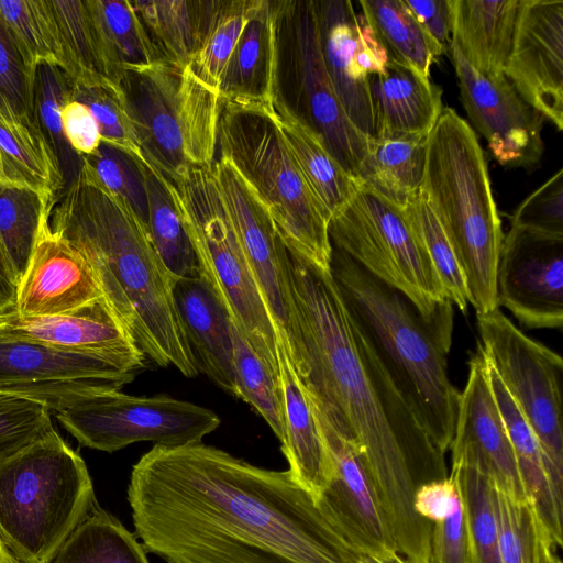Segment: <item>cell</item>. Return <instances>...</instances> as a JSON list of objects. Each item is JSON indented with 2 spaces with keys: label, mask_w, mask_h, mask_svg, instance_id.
Returning a JSON list of instances; mask_svg holds the SVG:
<instances>
[{
  "label": "cell",
  "mask_w": 563,
  "mask_h": 563,
  "mask_svg": "<svg viewBox=\"0 0 563 563\" xmlns=\"http://www.w3.org/2000/svg\"><path fill=\"white\" fill-rule=\"evenodd\" d=\"M135 536L165 563H356L289 470L201 442L154 445L128 487Z\"/></svg>",
  "instance_id": "1"
},
{
  "label": "cell",
  "mask_w": 563,
  "mask_h": 563,
  "mask_svg": "<svg viewBox=\"0 0 563 563\" xmlns=\"http://www.w3.org/2000/svg\"><path fill=\"white\" fill-rule=\"evenodd\" d=\"M288 302L284 335L316 409L362 451L397 551L429 563L432 523L413 508L418 486L449 472L330 273L288 250L279 254Z\"/></svg>",
  "instance_id": "2"
},
{
  "label": "cell",
  "mask_w": 563,
  "mask_h": 563,
  "mask_svg": "<svg viewBox=\"0 0 563 563\" xmlns=\"http://www.w3.org/2000/svg\"><path fill=\"white\" fill-rule=\"evenodd\" d=\"M82 162L52 210L51 227L86 257L102 298L148 362L197 376L175 306L176 279L158 257L146 224Z\"/></svg>",
  "instance_id": "3"
},
{
  "label": "cell",
  "mask_w": 563,
  "mask_h": 563,
  "mask_svg": "<svg viewBox=\"0 0 563 563\" xmlns=\"http://www.w3.org/2000/svg\"><path fill=\"white\" fill-rule=\"evenodd\" d=\"M330 273L395 385L432 442L445 453L460 398L448 374L453 305L445 300L427 317L402 292L333 246Z\"/></svg>",
  "instance_id": "4"
},
{
  "label": "cell",
  "mask_w": 563,
  "mask_h": 563,
  "mask_svg": "<svg viewBox=\"0 0 563 563\" xmlns=\"http://www.w3.org/2000/svg\"><path fill=\"white\" fill-rule=\"evenodd\" d=\"M420 192L454 251L468 303L476 314L497 309L501 220L475 131L451 108L442 110L427 137Z\"/></svg>",
  "instance_id": "5"
},
{
  "label": "cell",
  "mask_w": 563,
  "mask_h": 563,
  "mask_svg": "<svg viewBox=\"0 0 563 563\" xmlns=\"http://www.w3.org/2000/svg\"><path fill=\"white\" fill-rule=\"evenodd\" d=\"M96 504L84 460L55 429L0 462V538L22 563H47Z\"/></svg>",
  "instance_id": "6"
},
{
  "label": "cell",
  "mask_w": 563,
  "mask_h": 563,
  "mask_svg": "<svg viewBox=\"0 0 563 563\" xmlns=\"http://www.w3.org/2000/svg\"><path fill=\"white\" fill-rule=\"evenodd\" d=\"M273 108L220 106L217 147L254 188L286 247L330 271V217L302 176Z\"/></svg>",
  "instance_id": "7"
},
{
  "label": "cell",
  "mask_w": 563,
  "mask_h": 563,
  "mask_svg": "<svg viewBox=\"0 0 563 563\" xmlns=\"http://www.w3.org/2000/svg\"><path fill=\"white\" fill-rule=\"evenodd\" d=\"M191 240L199 276L254 351L277 373V331L223 203L211 167L166 179Z\"/></svg>",
  "instance_id": "8"
},
{
  "label": "cell",
  "mask_w": 563,
  "mask_h": 563,
  "mask_svg": "<svg viewBox=\"0 0 563 563\" xmlns=\"http://www.w3.org/2000/svg\"><path fill=\"white\" fill-rule=\"evenodd\" d=\"M146 164L166 179L211 167L220 103L187 67L159 60L120 80Z\"/></svg>",
  "instance_id": "9"
},
{
  "label": "cell",
  "mask_w": 563,
  "mask_h": 563,
  "mask_svg": "<svg viewBox=\"0 0 563 563\" xmlns=\"http://www.w3.org/2000/svg\"><path fill=\"white\" fill-rule=\"evenodd\" d=\"M331 246L402 292L424 316L448 300L440 279L402 208L358 185L329 221Z\"/></svg>",
  "instance_id": "10"
},
{
  "label": "cell",
  "mask_w": 563,
  "mask_h": 563,
  "mask_svg": "<svg viewBox=\"0 0 563 563\" xmlns=\"http://www.w3.org/2000/svg\"><path fill=\"white\" fill-rule=\"evenodd\" d=\"M54 415L81 445L109 453L142 441L198 443L220 424L216 412L194 402L162 394L132 396L113 387L92 390Z\"/></svg>",
  "instance_id": "11"
},
{
  "label": "cell",
  "mask_w": 563,
  "mask_h": 563,
  "mask_svg": "<svg viewBox=\"0 0 563 563\" xmlns=\"http://www.w3.org/2000/svg\"><path fill=\"white\" fill-rule=\"evenodd\" d=\"M488 363L534 432L552 485L563 486V361L527 336L499 308L477 314Z\"/></svg>",
  "instance_id": "12"
},
{
  "label": "cell",
  "mask_w": 563,
  "mask_h": 563,
  "mask_svg": "<svg viewBox=\"0 0 563 563\" xmlns=\"http://www.w3.org/2000/svg\"><path fill=\"white\" fill-rule=\"evenodd\" d=\"M146 357L63 350L0 334V390L32 397L51 411L102 387L121 389Z\"/></svg>",
  "instance_id": "13"
},
{
  "label": "cell",
  "mask_w": 563,
  "mask_h": 563,
  "mask_svg": "<svg viewBox=\"0 0 563 563\" xmlns=\"http://www.w3.org/2000/svg\"><path fill=\"white\" fill-rule=\"evenodd\" d=\"M282 16L290 35L297 102L292 110L322 137L334 158L355 178L372 137L349 119L327 71L316 1H284Z\"/></svg>",
  "instance_id": "14"
},
{
  "label": "cell",
  "mask_w": 563,
  "mask_h": 563,
  "mask_svg": "<svg viewBox=\"0 0 563 563\" xmlns=\"http://www.w3.org/2000/svg\"><path fill=\"white\" fill-rule=\"evenodd\" d=\"M498 307L530 329L563 324V235L511 227L496 272Z\"/></svg>",
  "instance_id": "15"
},
{
  "label": "cell",
  "mask_w": 563,
  "mask_h": 563,
  "mask_svg": "<svg viewBox=\"0 0 563 563\" xmlns=\"http://www.w3.org/2000/svg\"><path fill=\"white\" fill-rule=\"evenodd\" d=\"M468 119L487 141L493 157L504 166L530 167L543 154L544 117L501 76L473 68L454 44L449 47Z\"/></svg>",
  "instance_id": "16"
},
{
  "label": "cell",
  "mask_w": 563,
  "mask_h": 563,
  "mask_svg": "<svg viewBox=\"0 0 563 563\" xmlns=\"http://www.w3.org/2000/svg\"><path fill=\"white\" fill-rule=\"evenodd\" d=\"M313 409L333 464L332 477L316 500L318 507L360 555L396 552L358 443Z\"/></svg>",
  "instance_id": "17"
},
{
  "label": "cell",
  "mask_w": 563,
  "mask_h": 563,
  "mask_svg": "<svg viewBox=\"0 0 563 563\" xmlns=\"http://www.w3.org/2000/svg\"><path fill=\"white\" fill-rule=\"evenodd\" d=\"M504 75L532 108L563 130V0H520Z\"/></svg>",
  "instance_id": "18"
},
{
  "label": "cell",
  "mask_w": 563,
  "mask_h": 563,
  "mask_svg": "<svg viewBox=\"0 0 563 563\" xmlns=\"http://www.w3.org/2000/svg\"><path fill=\"white\" fill-rule=\"evenodd\" d=\"M51 213L42 220L29 263L18 283L13 312L22 317L71 313L102 299L90 264L51 227Z\"/></svg>",
  "instance_id": "19"
},
{
  "label": "cell",
  "mask_w": 563,
  "mask_h": 563,
  "mask_svg": "<svg viewBox=\"0 0 563 563\" xmlns=\"http://www.w3.org/2000/svg\"><path fill=\"white\" fill-rule=\"evenodd\" d=\"M212 173L276 331L285 335L288 302L279 260L283 241L261 198L228 157L219 155Z\"/></svg>",
  "instance_id": "20"
},
{
  "label": "cell",
  "mask_w": 563,
  "mask_h": 563,
  "mask_svg": "<svg viewBox=\"0 0 563 563\" xmlns=\"http://www.w3.org/2000/svg\"><path fill=\"white\" fill-rule=\"evenodd\" d=\"M468 365V377L459 398L451 455L476 461L492 481L520 498H528L489 384L487 358L479 343Z\"/></svg>",
  "instance_id": "21"
},
{
  "label": "cell",
  "mask_w": 563,
  "mask_h": 563,
  "mask_svg": "<svg viewBox=\"0 0 563 563\" xmlns=\"http://www.w3.org/2000/svg\"><path fill=\"white\" fill-rule=\"evenodd\" d=\"M283 1L256 0L228 60L220 106L272 108L279 89V30Z\"/></svg>",
  "instance_id": "22"
},
{
  "label": "cell",
  "mask_w": 563,
  "mask_h": 563,
  "mask_svg": "<svg viewBox=\"0 0 563 563\" xmlns=\"http://www.w3.org/2000/svg\"><path fill=\"white\" fill-rule=\"evenodd\" d=\"M277 334V375L283 412L282 452L296 481L317 500L333 474L311 399L294 366L284 335Z\"/></svg>",
  "instance_id": "23"
},
{
  "label": "cell",
  "mask_w": 563,
  "mask_h": 563,
  "mask_svg": "<svg viewBox=\"0 0 563 563\" xmlns=\"http://www.w3.org/2000/svg\"><path fill=\"white\" fill-rule=\"evenodd\" d=\"M0 334L63 350L146 357L104 299L56 316H0Z\"/></svg>",
  "instance_id": "24"
},
{
  "label": "cell",
  "mask_w": 563,
  "mask_h": 563,
  "mask_svg": "<svg viewBox=\"0 0 563 563\" xmlns=\"http://www.w3.org/2000/svg\"><path fill=\"white\" fill-rule=\"evenodd\" d=\"M173 292L198 372L239 398L231 322L224 307L199 275L177 279Z\"/></svg>",
  "instance_id": "25"
},
{
  "label": "cell",
  "mask_w": 563,
  "mask_h": 563,
  "mask_svg": "<svg viewBox=\"0 0 563 563\" xmlns=\"http://www.w3.org/2000/svg\"><path fill=\"white\" fill-rule=\"evenodd\" d=\"M321 52L339 100L353 124L374 135L369 76L356 63L357 13L349 0L316 1Z\"/></svg>",
  "instance_id": "26"
},
{
  "label": "cell",
  "mask_w": 563,
  "mask_h": 563,
  "mask_svg": "<svg viewBox=\"0 0 563 563\" xmlns=\"http://www.w3.org/2000/svg\"><path fill=\"white\" fill-rule=\"evenodd\" d=\"M374 110L373 137H427L439 120L442 89L417 70L389 62L384 74L369 76Z\"/></svg>",
  "instance_id": "27"
},
{
  "label": "cell",
  "mask_w": 563,
  "mask_h": 563,
  "mask_svg": "<svg viewBox=\"0 0 563 563\" xmlns=\"http://www.w3.org/2000/svg\"><path fill=\"white\" fill-rule=\"evenodd\" d=\"M520 0H451V43L485 76H501L510 55Z\"/></svg>",
  "instance_id": "28"
},
{
  "label": "cell",
  "mask_w": 563,
  "mask_h": 563,
  "mask_svg": "<svg viewBox=\"0 0 563 563\" xmlns=\"http://www.w3.org/2000/svg\"><path fill=\"white\" fill-rule=\"evenodd\" d=\"M487 371L526 494L554 544L562 547L563 499L549 477L539 441L488 361Z\"/></svg>",
  "instance_id": "29"
},
{
  "label": "cell",
  "mask_w": 563,
  "mask_h": 563,
  "mask_svg": "<svg viewBox=\"0 0 563 563\" xmlns=\"http://www.w3.org/2000/svg\"><path fill=\"white\" fill-rule=\"evenodd\" d=\"M273 111L302 176L331 219L352 199L358 181L334 158L322 137L294 112L282 92Z\"/></svg>",
  "instance_id": "30"
},
{
  "label": "cell",
  "mask_w": 563,
  "mask_h": 563,
  "mask_svg": "<svg viewBox=\"0 0 563 563\" xmlns=\"http://www.w3.org/2000/svg\"><path fill=\"white\" fill-rule=\"evenodd\" d=\"M427 137H372L355 179L360 185L404 208L420 192Z\"/></svg>",
  "instance_id": "31"
},
{
  "label": "cell",
  "mask_w": 563,
  "mask_h": 563,
  "mask_svg": "<svg viewBox=\"0 0 563 563\" xmlns=\"http://www.w3.org/2000/svg\"><path fill=\"white\" fill-rule=\"evenodd\" d=\"M87 1L110 79L120 82L126 71L146 68L164 60L132 1Z\"/></svg>",
  "instance_id": "32"
},
{
  "label": "cell",
  "mask_w": 563,
  "mask_h": 563,
  "mask_svg": "<svg viewBox=\"0 0 563 563\" xmlns=\"http://www.w3.org/2000/svg\"><path fill=\"white\" fill-rule=\"evenodd\" d=\"M164 60L189 65L199 49L213 1H132Z\"/></svg>",
  "instance_id": "33"
},
{
  "label": "cell",
  "mask_w": 563,
  "mask_h": 563,
  "mask_svg": "<svg viewBox=\"0 0 563 563\" xmlns=\"http://www.w3.org/2000/svg\"><path fill=\"white\" fill-rule=\"evenodd\" d=\"M362 14L385 47L389 62L430 78V69L444 52L420 24L405 0H360Z\"/></svg>",
  "instance_id": "34"
},
{
  "label": "cell",
  "mask_w": 563,
  "mask_h": 563,
  "mask_svg": "<svg viewBox=\"0 0 563 563\" xmlns=\"http://www.w3.org/2000/svg\"><path fill=\"white\" fill-rule=\"evenodd\" d=\"M147 195V231L152 244L168 273L177 280L199 275L191 240L166 178L143 164Z\"/></svg>",
  "instance_id": "35"
},
{
  "label": "cell",
  "mask_w": 563,
  "mask_h": 563,
  "mask_svg": "<svg viewBox=\"0 0 563 563\" xmlns=\"http://www.w3.org/2000/svg\"><path fill=\"white\" fill-rule=\"evenodd\" d=\"M47 563H150L137 537L97 504Z\"/></svg>",
  "instance_id": "36"
},
{
  "label": "cell",
  "mask_w": 563,
  "mask_h": 563,
  "mask_svg": "<svg viewBox=\"0 0 563 563\" xmlns=\"http://www.w3.org/2000/svg\"><path fill=\"white\" fill-rule=\"evenodd\" d=\"M0 156L8 184L59 199L65 189L64 179L37 128L0 120Z\"/></svg>",
  "instance_id": "37"
},
{
  "label": "cell",
  "mask_w": 563,
  "mask_h": 563,
  "mask_svg": "<svg viewBox=\"0 0 563 563\" xmlns=\"http://www.w3.org/2000/svg\"><path fill=\"white\" fill-rule=\"evenodd\" d=\"M451 475L460 489L468 530V563H501L490 478L474 460L451 455Z\"/></svg>",
  "instance_id": "38"
},
{
  "label": "cell",
  "mask_w": 563,
  "mask_h": 563,
  "mask_svg": "<svg viewBox=\"0 0 563 563\" xmlns=\"http://www.w3.org/2000/svg\"><path fill=\"white\" fill-rule=\"evenodd\" d=\"M490 488L501 563H544L548 549L556 545L532 501L518 497L492 479Z\"/></svg>",
  "instance_id": "39"
},
{
  "label": "cell",
  "mask_w": 563,
  "mask_h": 563,
  "mask_svg": "<svg viewBox=\"0 0 563 563\" xmlns=\"http://www.w3.org/2000/svg\"><path fill=\"white\" fill-rule=\"evenodd\" d=\"M53 196L13 185H0V243L18 278L23 275Z\"/></svg>",
  "instance_id": "40"
},
{
  "label": "cell",
  "mask_w": 563,
  "mask_h": 563,
  "mask_svg": "<svg viewBox=\"0 0 563 563\" xmlns=\"http://www.w3.org/2000/svg\"><path fill=\"white\" fill-rule=\"evenodd\" d=\"M34 91L36 124L58 163L66 189L77 179L84 163L67 143L62 126V109L71 98V79L59 66L40 63Z\"/></svg>",
  "instance_id": "41"
},
{
  "label": "cell",
  "mask_w": 563,
  "mask_h": 563,
  "mask_svg": "<svg viewBox=\"0 0 563 563\" xmlns=\"http://www.w3.org/2000/svg\"><path fill=\"white\" fill-rule=\"evenodd\" d=\"M255 3L256 0L213 1L201 45L186 66L200 84L217 96L228 60Z\"/></svg>",
  "instance_id": "42"
},
{
  "label": "cell",
  "mask_w": 563,
  "mask_h": 563,
  "mask_svg": "<svg viewBox=\"0 0 563 563\" xmlns=\"http://www.w3.org/2000/svg\"><path fill=\"white\" fill-rule=\"evenodd\" d=\"M48 4L68 76L71 79L93 75L109 78L88 1L49 0Z\"/></svg>",
  "instance_id": "43"
},
{
  "label": "cell",
  "mask_w": 563,
  "mask_h": 563,
  "mask_svg": "<svg viewBox=\"0 0 563 563\" xmlns=\"http://www.w3.org/2000/svg\"><path fill=\"white\" fill-rule=\"evenodd\" d=\"M70 99L84 103L90 110L99 126L102 142L146 163L119 82L99 75L71 79Z\"/></svg>",
  "instance_id": "44"
},
{
  "label": "cell",
  "mask_w": 563,
  "mask_h": 563,
  "mask_svg": "<svg viewBox=\"0 0 563 563\" xmlns=\"http://www.w3.org/2000/svg\"><path fill=\"white\" fill-rule=\"evenodd\" d=\"M230 322L239 399L249 404L266 421L282 443L284 424L278 375L254 351L238 327Z\"/></svg>",
  "instance_id": "45"
},
{
  "label": "cell",
  "mask_w": 563,
  "mask_h": 563,
  "mask_svg": "<svg viewBox=\"0 0 563 563\" xmlns=\"http://www.w3.org/2000/svg\"><path fill=\"white\" fill-rule=\"evenodd\" d=\"M402 209L440 279L446 299L461 311H467L468 294L463 272L424 197L419 192Z\"/></svg>",
  "instance_id": "46"
},
{
  "label": "cell",
  "mask_w": 563,
  "mask_h": 563,
  "mask_svg": "<svg viewBox=\"0 0 563 563\" xmlns=\"http://www.w3.org/2000/svg\"><path fill=\"white\" fill-rule=\"evenodd\" d=\"M35 71L36 65L0 16V120L37 128Z\"/></svg>",
  "instance_id": "47"
},
{
  "label": "cell",
  "mask_w": 563,
  "mask_h": 563,
  "mask_svg": "<svg viewBox=\"0 0 563 563\" xmlns=\"http://www.w3.org/2000/svg\"><path fill=\"white\" fill-rule=\"evenodd\" d=\"M0 16L33 64L51 63L64 69L48 1L0 0Z\"/></svg>",
  "instance_id": "48"
},
{
  "label": "cell",
  "mask_w": 563,
  "mask_h": 563,
  "mask_svg": "<svg viewBox=\"0 0 563 563\" xmlns=\"http://www.w3.org/2000/svg\"><path fill=\"white\" fill-rule=\"evenodd\" d=\"M82 158L100 183L122 198L146 224L147 195L143 172L144 162L104 142H101L93 154Z\"/></svg>",
  "instance_id": "49"
},
{
  "label": "cell",
  "mask_w": 563,
  "mask_h": 563,
  "mask_svg": "<svg viewBox=\"0 0 563 563\" xmlns=\"http://www.w3.org/2000/svg\"><path fill=\"white\" fill-rule=\"evenodd\" d=\"M51 412L37 399L0 390V462L54 429Z\"/></svg>",
  "instance_id": "50"
},
{
  "label": "cell",
  "mask_w": 563,
  "mask_h": 563,
  "mask_svg": "<svg viewBox=\"0 0 563 563\" xmlns=\"http://www.w3.org/2000/svg\"><path fill=\"white\" fill-rule=\"evenodd\" d=\"M510 225L563 235V169H559L518 206Z\"/></svg>",
  "instance_id": "51"
},
{
  "label": "cell",
  "mask_w": 563,
  "mask_h": 563,
  "mask_svg": "<svg viewBox=\"0 0 563 563\" xmlns=\"http://www.w3.org/2000/svg\"><path fill=\"white\" fill-rule=\"evenodd\" d=\"M468 530L463 499L432 522L429 563H468Z\"/></svg>",
  "instance_id": "52"
},
{
  "label": "cell",
  "mask_w": 563,
  "mask_h": 563,
  "mask_svg": "<svg viewBox=\"0 0 563 563\" xmlns=\"http://www.w3.org/2000/svg\"><path fill=\"white\" fill-rule=\"evenodd\" d=\"M64 136L79 156L93 154L102 142L97 121L81 102L68 100L62 109Z\"/></svg>",
  "instance_id": "53"
},
{
  "label": "cell",
  "mask_w": 563,
  "mask_h": 563,
  "mask_svg": "<svg viewBox=\"0 0 563 563\" xmlns=\"http://www.w3.org/2000/svg\"><path fill=\"white\" fill-rule=\"evenodd\" d=\"M461 500L456 482L449 475L418 486L413 495V508L420 517L432 523L450 514Z\"/></svg>",
  "instance_id": "54"
},
{
  "label": "cell",
  "mask_w": 563,
  "mask_h": 563,
  "mask_svg": "<svg viewBox=\"0 0 563 563\" xmlns=\"http://www.w3.org/2000/svg\"><path fill=\"white\" fill-rule=\"evenodd\" d=\"M405 3L445 53L451 44V0H405Z\"/></svg>",
  "instance_id": "55"
},
{
  "label": "cell",
  "mask_w": 563,
  "mask_h": 563,
  "mask_svg": "<svg viewBox=\"0 0 563 563\" xmlns=\"http://www.w3.org/2000/svg\"><path fill=\"white\" fill-rule=\"evenodd\" d=\"M356 63L368 76L384 74L389 63L385 47L363 14H357Z\"/></svg>",
  "instance_id": "56"
},
{
  "label": "cell",
  "mask_w": 563,
  "mask_h": 563,
  "mask_svg": "<svg viewBox=\"0 0 563 563\" xmlns=\"http://www.w3.org/2000/svg\"><path fill=\"white\" fill-rule=\"evenodd\" d=\"M18 278L0 243V316L13 311Z\"/></svg>",
  "instance_id": "57"
},
{
  "label": "cell",
  "mask_w": 563,
  "mask_h": 563,
  "mask_svg": "<svg viewBox=\"0 0 563 563\" xmlns=\"http://www.w3.org/2000/svg\"><path fill=\"white\" fill-rule=\"evenodd\" d=\"M356 563H409L397 551L383 555L363 554L360 555Z\"/></svg>",
  "instance_id": "58"
},
{
  "label": "cell",
  "mask_w": 563,
  "mask_h": 563,
  "mask_svg": "<svg viewBox=\"0 0 563 563\" xmlns=\"http://www.w3.org/2000/svg\"><path fill=\"white\" fill-rule=\"evenodd\" d=\"M0 563H22L0 538Z\"/></svg>",
  "instance_id": "59"
},
{
  "label": "cell",
  "mask_w": 563,
  "mask_h": 563,
  "mask_svg": "<svg viewBox=\"0 0 563 563\" xmlns=\"http://www.w3.org/2000/svg\"><path fill=\"white\" fill-rule=\"evenodd\" d=\"M544 563H562L556 554V547H550L545 553Z\"/></svg>",
  "instance_id": "60"
},
{
  "label": "cell",
  "mask_w": 563,
  "mask_h": 563,
  "mask_svg": "<svg viewBox=\"0 0 563 563\" xmlns=\"http://www.w3.org/2000/svg\"><path fill=\"white\" fill-rule=\"evenodd\" d=\"M1 184H8V181H7L4 173H3V167H2L1 156H0V185Z\"/></svg>",
  "instance_id": "61"
}]
</instances>
